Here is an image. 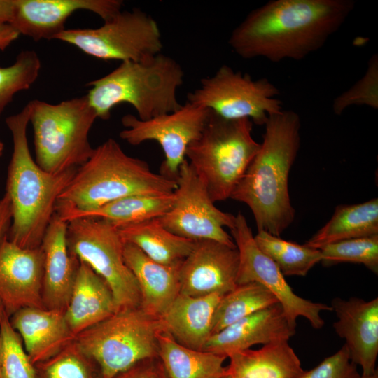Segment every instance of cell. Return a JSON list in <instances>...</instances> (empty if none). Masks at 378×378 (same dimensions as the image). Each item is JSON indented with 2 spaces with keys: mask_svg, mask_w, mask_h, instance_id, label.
<instances>
[{
  "mask_svg": "<svg viewBox=\"0 0 378 378\" xmlns=\"http://www.w3.org/2000/svg\"><path fill=\"white\" fill-rule=\"evenodd\" d=\"M166 332L161 318L141 307L118 309L75 337L74 342L99 368L115 378L141 360L158 357V338Z\"/></svg>",
  "mask_w": 378,
  "mask_h": 378,
  "instance_id": "cell-8",
  "label": "cell"
},
{
  "mask_svg": "<svg viewBox=\"0 0 378 378\" xmlns=\"http://www.w3.org/2000/svg\"><path fill=\"white\" fill-rule=\"evenodd\" d=\"M209 113V109L187 102L174 111L146 120L126 114L121 120L126 129L119 135L133 146L146 141L158 142L164 154L160 174L176 181L186 150L200 136Z\"/></svg>",
  "mask_w": 378,
  "mask_h": 378,
  "instance_id": "cell-14",
  "label": "cell"
},
{
  "mask_svg": "<svg viewBox=\"0 0 378 378\" xmlns=\"http://www.w3.org/2000/svg\"><path fill=\"white\" fill-rule=\"evenodd\" d=\"M296 332L279 303L256 312L211 335L202 351L228 358L255 344L289 340Z\"/></svg>",
  "mask_w": 378,
  "mask_h": 378,
  "instance_id": "cell-19",
  "label": "cell"
},
{
  "mask_svg": "<svg viewBox=\"0 0 378 378\" xmlns=\"http://www.w3.org/2000/svg\"><path fill=\"white\" fill-rule=\"evenodd\" d=\"M20 35L10 22L0 21V50L6 49Z\"/></svg>",
  "mask_w": 378,
  "mask_h": 378,
  "instance_id": "cell-40",
  "label": "cell"
},
{
  "mask_svg": "<svg viewBox=\"0 0 378 378\" xmlns=\"http://www.w3.org/2000/svg\"><path fill=\"white\" fill-rule=\"evenodd\" d=\"M279 303L263 286L250 282L237 285L225 294L216 309L211 335L256 312Z\"/></svg>",
  "mask_w": 378,
  "mask_h": 378,
  "instance_id": "cell-30",
  "label": "cell"
},
{
  "mask_svg": "<svg viewBox=\"0 0 378 378\" xmlns=\"http://www.w3.org/2000/svg\"><path fill=\"white\" fill-rule=\"evenodd\" d=\"M174 198V192L137 194L117 200L92 211L55 209V213L66 222L78 218H97L119 227L162 217L170 209Z\"/></svg>",
  "mask_w": 378,
  "mask_h": 378,
  "instance_id": "cell-26",
  "label": "cell"
},
{
  "mask_svg": "<svg viewBox=\"0 0 378 378\" xmlns=\"http://www.w3.org/2000/svg\"><path fill=\"white\" fill-rule=\"evenodd\" d=\"M176 188L175 180L153 172L145 160L128 155L109 138L77 168L55 209L88 211L127 196L171 193Z\"/></svg>",
  "mask_w": 378,
  "mask_h": 378,
  "instance_id": "cell-4",
  "label": "cell"
},
{
  "mask_svg": "<svg viewBox=\"0 0 378 378\" xmlns=\"http://www.w3.org/2000/svg\"><path fill=\"white\" fill-rule=\"evenodd\" d=\"M230 378H301L304 370L288 340L246 349L228 357Z\"/></svg>",
  "mask_w": 378,
  "mask_h": 378,
  "instance_id": "cell-25",
  "label": "cell"
},
{
  "mask_svg": "<svg viewBox=\"0 0 378 378\" xmlns=\"http://www.w3.org/2000/svg\"><path fill=\"white\" fill-rule=\"evenodd\" d=\"M4 311V307L0 302V323H1V318ZM0 378H5L3 373L1 365V360H0Z\"/></svg>",
  "mask_w": 378,
  "mask_h": 378,
  "instance_id": "cell-42",
  "label": "cell"
},
{
  "mask_svg": "<svg viewBox=\"0 0 378 378\" xmlns=\"http://www.w3.org/2000/svg\"><path fill=\"white\" fill-rule=\"evenodd\" d=\"M0 360L5 378H36L34 365L5 310L0 323Z\"/></svg>",
  "mask_w": 378,
  "mask_h": 378,
  "instance_id": "cell-35",
  "label": "cell"
},
{
  "mask_svg": "<svg viewBox=\"0 0 378 378\" xmlns=\"http://www.w3.org/2000/svg\"><path fill=\"white\" fill-rule=\"evenodd\" d=\"M224 294L192 297L182 294L162 316L165 330L179 344L202 351L211 335L217 305Z\"/></svg>",
  "mask_w": 378,
  "mask_h": 378,
  "instance_id": "cell-24",
  "label": "cell"
},
{
  "mask_svg": "<svg viewBox=\"0 0 378 378\" xmlns=\"http://www.w3.org/2000/svg\"><path fill=\"white\" fill-rule=\"evenodd\" d=\"M319 250L322 255L321 262L324 266L358 263L378 274V234L340 241Z\"/></svg>",
  "mask_w": 378,
  "mask_h": 378,
  "instance_id": "cell-34",
  "label": "cell"
},
{
  "mask_svg": "<svg viewBox=\"0 0 378 378\" xmlns=\"http://www.w3.org/2000/svg\"><path fill=\"white\" fill-rule=\"evenodd\" d=\"M239 262L237 247L211 239L195 241L179 267L180 294L227 293L237 286Z\"/></svg>",
  "mask_w": 378,
  "mask_h": 378,
  "instance_id": "cell-15",
  "label": "cell"
},
{
  "mask_svg": "<svg viewBox=\"0 0 378 378\" xmlns=\"http://www.w3.org/2000/svg\"><path fill=\"white\" fill-rule=\"evenodd\" d=\"M176 181L172 205L158 218L162 225L171 232L195 241L211 239L236 247L224 229L232 228L235 216L214 205L205 184L186 158L180 166Z\"/></svg>",
  "mask_w": 378,
  "mask_h": 378,
  "instance_id": "cell-12",
  "label": "cell"
},
{
  "mask_svg": "<svg viewBox=\"0 0 378 378\" xmlns=\"http://www.w3.org/2000/svg\"><path fill=\"white\" fill-rule=\"evenodd\" d=\"M55 39L103 60L146 62L163 48L156 20L139 8L120 11L95 29H64Z\"/></svg>",
  "mask_w": 378,
  "mask_h": 378,
  "instance_id": "cell-10",
  "label": "cell"
},
{
  "mask_svg": "<svg viewBox=\"0 0 378 378\" xmlns=\"http://www.w3.org/2000/svg\"><path fill=\"white\" fill-rule=\"evenodd\" d=\"M14 6V0H0V21L10 22Z\"/></svg>",
  "mask_w": 378,
  "mask_h": 378,
  "instance_id": "cell-41",
  "label": "cell"
},
{
  "mask_svg": "<svg viewBox=\"0 0 378 378\" xmlns=\"http://www.w3.org/2000/svg\"><path fill=\"white\" fill-rule=\"evenodd\" d=\"M279 89L268 79H253L248 74L222 65L211 76L188 93V102L207 108L225 119H250L264 125L269 115L283 110L276 98Z\"/></svg>",
  "mask_w": 378,
  "mask_h": 378,
  "instance_id": "cell-11",
  "label": "cell"
},
{
  "mask_svg": "<svg viewBox=\"0 0 378 378\" xmlns=\"http://www.w3.org/2000/svg\"><path fill=\"white\" fill-rule=\"evenodd\" d=\"M4 150V144L0 139V157L3 155Z\"/></svg>",
  "mask_w": 378,
  "mask_h": 378,
  "instance_id": "cell-44",
  "label": "cell"
},
{
  "mask_svg": "<svg viewBox=\"0 0 378 378\" xmlns=\"http://www.w3.org/2000/svg\"><path fill=\"white\" fill-rule=\"evenodd\" d=\"M330 307L337 321L333 327L345 340L351 360L362 369V376L375 373L378 355V298L371 300L335 298Z\"/></svg>",
  "mask_w": 378,
  "mask_h": 378,
  "instance_id": "cell-18",
  "label": "cell"
},
{
  "mask_svg": "<svg viewBox=\"0 0 378 378\" xmlns=\"http://www.w3.org/2000/svg\"><path fill=\"white\" fill-rule=\"evenodd\" d=\"M378 234V199L363 203L340 204L328 223L306 245L319 249L342 240Z\"/></svg>",
  "mask_w": 378,
  "mask_h": 378,
  "instance_id": "cell-28",
  "label": "cell"
},
{
  "mask_svg": "<svg viewBox=\"0 0 378 378\" xmlns=\"http://www.w3.org/2000/svg\"><path fill=\"white\" fill-rule=\"evenodd\" d=\"M219 378H230V377L229 375H227V374H224L223 376L219 377Z\"/></svg>",
  "mask_w": 378,
  "mask_h": 378,
  "instance_id": "cell-45",
  "label": "cell"
},
{
  "mask_svg": "<svg viewBox=\"0 0 378 378\" xmlns=\"http://www.w3.org/2000/svg\"><path fill=\"white\" fill-rule=\"evenodd\" d=\"M30 108L6 118L13 139V153L8 167L6 192L13 210L8 239L20 247L41 246L55 212L59 195L69 184L77 168L52 174L42 169L33 159L27 130Z\"/></svg>",
  "mask_w": 378,
  "mask_h": 378,
  "instance_id": "cell-3",
  "label": "cell"
},
{
  "mask_svg": "<svg viewBox=\"0 0 378 378\" xmlns=\"http://www.w3.org/2000/svg\"><path fill=\"white\" fill-rule=\"evenodd\" d=\"M360 378H378V372L377 371L373 374L369 375V376H362L361 375Z\"/></svg>",
  "mask_w": 378,
  "mask_h": 378,
  "instance_id": "cell-43",
  "label": "cell"
},
{
  "mask_svg": "<svg viewBox=\"0 0 378 378\" xmlns=\"http://www.w3.org/2000/svg\"><path fill=\"white\" fill-rule=\"evenodd\" d=\"M43 276L41 246L27 248L8 239L4 242L0 248V302L9 316L24 307H44Z\"/></svg>",
  "mask_w": 378,
  "mask_h": 378,
  "instance_id": "cell-17",
  "label": "cell"
},
{
  "mask_svg": "<svg viewBox=\"0 0 378 378\" xmlns=\"http://www.w3.org/2000/svg\"><path fill=\"white\" fill-rule=\"evenodd\" d=\"M252 129L250 119H225L210 111L200 136L188 146L186 158L214 203L230 198L259 150Z\"/></svg>",
  "mask_w": 378,
  "mask_h": 378,
  "instance_id": "cell-6",
  "label": "cell"
},
{
  "mask_svg": "<svg viewBox=\"0 0 378 378\" xmlns=\"http://www.w3.org/2000/svg\"><path fill=\"white\" fill-rule=\"evenodd\" d=\"M94 363L74 340L52 358L34 365L36 378H101Z\"/></svg>",
  "mask_w": 378,
  "mask_h": 378,
  "instance_id": "cell-32",
  "label": "cell"
},
{
  "mask_svg": "<svg viewBox=\"0 0 378 378\" xmlns=\"http://www.w3.org/2000/svg\"><path fill=\"white\" fill-rule=\"evenodd\" d=\"M13 218V210L9 196L5 195L0 199V248L8 239Z\"/></svg>",
  "mask_w": 378,
  "mask_h": 378,
  "instance_id": "cell-39",
  "label": "cell"
},
{
  "mask_svg": "<svg viewBox=\"0 0 378 378\" xmlns=\"http://www.w3.org/2000/svg\"><path fill=\"white\" fill-rule=\"evenodd\" d=\"M66 241L71 255L89 265L110 287L118 309L141 306L137 281L124 258L119 230L97 218L67 222Z\"/></svg>",
  "mask_w": 378,
  "mask_h": 378,
  "instance_id": "cell-9",
  "label": "cell"
},
{
  "mask_svg": "<svg viewBox=\"0 0 378 378\" xmlns=\"http://www.w3.org/2000/svg\"><path fill=\"white\" fill-rule=\"evenodd\" d=\"M355 7L354 0H272L253 10L228 43L239 57L301 60L321 48Z\"/></svg>",
  "mask_w": 378,
  "mask_h": 378,
  "instance_id": "cell-1",
  "label": "cell"
},
{
  "mask_svg": "<svg viewBox=\"0 0 378 378\" xmlns=\"http://www.w3.org/2000/svg\"><path fill=\"white\" fill-rule=\"evenodd\" d=\"M118 228L125 242L134 244L148 258L165 265L180 266L195 244L167 230L159 218Z\"/></svg>",
  "mask_w": 378,
  "mask_h": 378,
  "instance_id": "cell-27",
  "label": "cell"
},
{
  "mask_svg": "<svg viewBox=\"0 0 378 378\" xmlns=\"http://www.w3.org/2000/svg\"><path fill=\"white\" fill-rule=\"evenodd\" d=\"M158 358L168 378H219L226 374V357L186 347L167 332L158 338Z\"/></svg>",
  "mask_w": 378,
  "mask_h": 378,
  "instance_id": "cell-29",
  "label": "cell"
},
{
  "mask_svg": "<svg viewBox=\"0 0 378 378\" xmlns=\"http://www.w3.org/2000/svg\"><path fill=\"white\" fill-rule=\"evenodd\" d=\"M125 261L134 274L141 293V307L162 318L180 293L179 267L157 262L132 244L125 242Z\"/></svg>",
  "mask_w": 378,
  "mask_h": 378,
  "instance_id": "cell-22",
  "label": "cell"
},
{
  "mask_svg": "<svg viewBox=\"0 0 378 378\" xmlns=\"http://www.w3.org/2000/svg\"><path fill=\"white\" fill-rule=\"evenodd\" d=\"M117 310L113 293L107 283L89 265L80 261L71 297L64 311L73 335L76 337L108 318Z\"/></svg>",
  "mask_w": 378,
  "mask_h": 378,
  "instance_id": "cell-23",
  "label": "cell"
},
{
  "mask_svg": "<svg viewBox=\"0 0 378 378\" xmlns=\"http://www.w3.org/2000/svg\"><path fill=\"white\" fill-rule=\"evenodd\" d=\"M41 66L40 58L34 50H23L13 64L0 66V115L17 93L29 89L34 83Z\"/></svg>",
  "mask_w": 378,
  "mask_h": 378,
  "instance_id": "cell-33",
  "label": "cell"
},
{
  "mask_svg": "<svg viewBox=\"0 0 378 378\" xmlns=\"http://www.w3.org/2000/svg\"><path fill=\"white\" fill-rule=\"evenodd\" d=\"M10 24L20 34L35 41L55 39L65 29L67 19L85 10L106 22L121 11L120 0H14Z\"/></svg>",
  "mask_w": 378,
  "mask_h": 378,
  "instance_id": "cell-16",
  "label": "cell"
},
{
  "mask_svg": "<svg viewBox=\"0 0 378 378\" xmlns=\"http://www.w3.org/2000/svg\"><path fill=\"white\" fill-rule=\"evenodd\" d=\"M10 322L34 365L52 358L75 339L64 311L24 307L10 316Z\"/></svg>",
  "mask_w": 378,
  "mask_h": 378,
  "instance_id": "cell-21",
  "label": "cell"
},
{
  "mask_svg": "<svg viewBox=\"0 0 378 378\" xmlns=\"http://www.w3.org/2000/svg\"><path fill=\"white\" fill-rule=\"evenodd\" d=\"M230 230L239 252L237 284L256 282L263 286L276 298L293 326L296 328L297 319L302 316L314 329L322 328L325 322L321 313L332 311L330 306L306 300L293 292L277 265L258 247L241 213L235 216Z\"/></svg>",
  "mask_w": 378,
  "mask_h": 378,
  "instance_id": "cell-13",
  "label": "cell"
},
{
  "mask_svg": "<svg viewBox=\"0 0 378 378\" xmlns=\"http://www.w3.org/2000/svg\"><path fill=\"white\" fill-rule=\"evenodd\" d=\"M28 104L35 161L42 169L60 173L89 159L94 150L89 132L97 116L86 95L57 104L34 99Z\"/></svg>",
  "mask_w": 378,
  "mask_h": 378,
  "instance_id": "cell-7",
  "label": "cell"
},
{
  "mask_svg": "<svg viewBox=\"0 0 378 378\" xmlns=\"http://www.w3.org/2000/svg\"><path fill=\"white\" fill-rule=\"evenodd\" d=\"M254 240L260 251L279 267L284 276H306L317 263L321 262V251L258 230Z\"/></svg>",
  "mask_w": 378,
  "mask_h": 378,
  "instance_id": "cell-31",
  "label": "cell"
},
{
  "mask_svg": "<svg viewBox=\"0 0 378 378\" xmlns=\"http://www.w3.org/2000/svg\"><path fill=\"white\" fill-rule=\"evenodd\" d=\"M357 365L350 359L348 349L344 346L325 358L314 368L304 371L301 378H360Z\"/></svg>",
  "mask_w": 378,
  "mask_h": 378,
  "instance_id": "cell-37",
  "label": "cell"
},
{
  "mask_svg": "<svg viewBox=\"0 0 378 378\" xmlns=\"http://www.w3.org/2000/svg\"><path fill=\"white\" fill-rule=\"evenodd\" d=\"M351 106L378 108L377 54H373L369 59L365 74L352 87L335 98L332 110L336 115H341Z\"/></svg>",
  "mask_w": 378,
  "mask_h": 378,
  "instance_id": "cell-36",
  "label": "cell"
},
{
  "mask_svg": "<svg viewBox=\"0 0 378 378\" xmlns=\"http://www.w3.org/2000/svg\"><path fill=\"white\" fill-rule=\"evenodd\" d=\"M263 141L230 198L251 209L258 230L280 237L293 222L295 210L288 176L300 146V118L292 110L269 115Z\"/></svg>",
  "mask_w": 378,
  "mask_h": 378,
  "instance_id": "cell-2",
  "label": "cell"
},
{
  "mask_svg": "<svg viewBox=\"0 0 378 378\" xmlns=\"http://www.w3.org/2000/svg\"><path fill=\"white\" fill-rule=\"evenodd\" d=\"M115 378H168L158 357L139 361Z\"/></svg>",
  "mask_w": 378,
  "mask_h": 378,
  "instance_id": "cell-38",
  "label": "cell"
},
{
  "mask_svg": "<svg viewBox=\"0 0 378 378\" xmlns=\"http://www.w3.org/2000/svg\"><path fill=\"white\" fill-rule=\"evenodd\" d=\"M183 78L181 65L160 53L146 62H122L109 74L88 83L86 96L99 118L109 119L114 106L127 103L139 119L146 120L181 106L176 93Z\"/></svg>",
  "mask_w": 378,
  "mask_h": 378,
  "instance_id": "cell-5",
  "label": "cell"
},
{
  "mask_svg": "<svg viewBox=\"0 0 378 378\" xmlns=\"http://www.w3.org/2000/svg\"><path fill=\"white\" fill-rule=\"evenodd\" d=\"M67 223L55 212L41 244L43 253V306L64 312L80 265L79 260L68 248Z\"/></svg>",
  "mask_w": 378,
  "mask_h": 378,
  "instance_id": "cell-20",
  "label": "cell"
}]
</instances>
